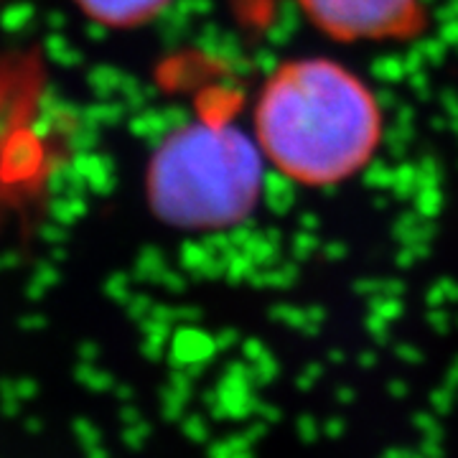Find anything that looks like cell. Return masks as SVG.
Segmentation results:
<instances>
[{"instance_id": "cell-1", "label": "cell", "mask_w": 458, "mask_h": 458, "mask_svg": "<svg viewBox=\"0 0 458 458\" xmlns=\"http://www.w3.org/2000/svg\"><path fill=\"white\" fill-rule=\"evenodd\" d=\"M382 131L369 84L331 59L280 64L255 102V140L265 161L306 186L357 176L375 158Z\"/></svg>"}, {"instance_id": "cell-2", "label": "cell", "mask_w": 458, "mask_h": 458, "mask_svg": "<svg viewBox=\"0 0 458 458\" xmlns=\"http://www.w3.org/2000/svg\"><path fill=\"white\" fill-rule=\"evenodd\" d=\"M262 156L225 120H199L156 148L146 174L153 214L179 229H222L242 222L262 191Z\"/></svg>"}, {"instance_id": "cell-3", "label": "cell", "mask_w": 458, "mask_h": 458, "mask_svg": "<svg viewBox=\"0 0 458 458\" xmlns=\"http://www.w3.org/2000/svg\"><path fill=\"white\" fill-rule=\"evenodd\" d=\"M316 29L339 41H405L426 29L423 0H295Z\"/></svg>"}, {"instance_id": "cell-4", "label": "cell", "mask_w": 458, "mask_h": 458, "mask_svg": "<svg viewBox=\"0 0 458 458\" xmlns=\"http://www.w3.org/2000/svg\"><path fill=\"white\" fill-rule=\"evenodd\" d=\"M84 16L107 29H138L158 18L171 0H77Z\"/></svg>"}]
</instances>
